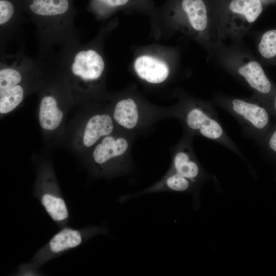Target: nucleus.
I'll use <instances>...</instances> for the list:
<instances>
[{"instance_id": "obj_14", "label": "nucleus", "mask_w": 276, "mask_h": 276, "mask_svg": "<svg viewBox=\"0 0 276 276\" xmlns=\"http://www.w3.org/2000/svg\"><path fill=\"white\" fill-rule=\"evenodd\" d=\"M68 7L67 0H33L30 6L33 12L43 16L64 13L67 11Z\"/></svg>"}, {"instance_id": "obj_20", "label": "nucleus", "mask_w": 276, "mask_h": 276, "mask_svg": "<svg viewBox=\"0 0 276 276\" xmlns=\"http://www.w3.org/2000/svg\"><path fill=\"white\" fill-rule=\"evenodd\" d=\"M267 145L270 150L276 154V128L269 135Z\"/></svg>"}, {"instance_id": "obj_13", "label": "nucleus", "mask_w": 276, "mask_h": 276, "mask_svg": "<svg viewBox=\"0 0 276 276\" xmlns=\"http://www.w3.org/2000/svg\"><path fill=\"white\" fill-rule=\"evenodd\" d=\"M182 7L194 29L203 31L206 28L208 22L206 9L202 0H183Z\"/></svg>"}, {"instance_id": "obj_17", "label": "nucleus", "mask_w": 276, "mask_h": 276, "mask_svg": "<svg viewBox=\"0 0 276 276\" xmlns=\"http://www.w3.org/2000/svg\"><path fill=\"white\" fill-rule=\"evenodd\" d=\"M21 79L20 73L12 68H4L0 71V96L13 88Z\"/></svg>"}, {"instance_id": "obj_12", "label": "nucleus", "mask_w": 276, "mask_h": 276, "mask_svg": "<svg viewBox=\"0 0 276 276\" xmlns=\"http://www.w3.org/2000/svg\"><path fill=\"white\" fill-rule=\"evenodd\" d=\"M40 201L46 212L55 222L62 223L68 218V212L64 200L59 194L46 191L41 195Z\"/></svg>"}, {"instance_id": "obj_18", "label": "nucleus", "mask_w": 276, "mask_h": 276, "mask_svg": "<svg viewBox=\"0 0 276 276\" xmlns=\"http://www.w3.org/2000/svg\"><path fill=\"white\" fill-rule=\"evenodd\" d=\"M259 51L266 58L276 55V30H269L263 34L259 45Z\"/></svg>"}, {"instance_id": "obj_1", "label": "nucleus", "mask_w": 276, "mask_h": 276, "mask_svg": "<svg viewBox=\"0 0 276 276\" xmlns=\"http://www.w3.org/2000/svg\"><path fill=\"white\" fill-rule=\"evenodd\" d=\"M110 113L119 130L136 139L150 132L160 120L173 117V108L155 106L125 97L115 103Z\"/></svg>"}, {"instance_id": "obj_21", "label": "nucleus", "mask_w": 276, "mask_h": 276, "mask_svg": "<svg viewBox=\"0 0 276 276\" xmlns=\"http://www.w3.org/2000/svg\"><path fill=\"white\" fill-rule=\"evenodd\" d=\"M111 7L122 6L127 3L128 0H101Z\"/></svg>"}, {"instance_id": "obj_10", "label": "nucleus", "mask_w": 276, "mask_h": 276, "mask_svg": "<svg viewBox=\"0 0 276 276\" xmlns=\"http://www.w3.org/2000/svg\"><path fill=\"white\" fill-rule=\"evenodd\" d=\"M63 113L57 106L56 99L52 96L43 97L40 103L39 121L41 127L48 130L56 129L60 124Z\"/></svg>"}, {"instance_id": "obj_22", "label": "nucleus", "mask_w": 276, "mask_h": 276, "mask_svg": "<svg viewBox=\"0 0 276 276\" xmlns=\"http://www.w3.org/2000/svg\"><path fill=\"white\" fill-rule=\"evenodd\" d=\"M273 109L276 114V96L273 101Z\"/></svg>"}, {"instance_id": "obj_9", "label": "nucleus", "mask_w": 276, "mask_h": 276, "mask_svg": "<svg viewBox=\"0 0 276 276\" xmlns=\"http://www.w3.org/2000/svg\"><path fill=\"white\" fill-rule=\"evenodd\" d=\"M84 232L70 228H65L55 234L44 247L43 252H47V259L59 254L81 244L85 237ZM47 254L44 255H46Z\"/></svg>"}, {"instance_id": "obj_5", "label": "nucleus", "mask_w": 276, "mask_h": 276, "mask_svg": "<svg viewBox=\"0 0 276 276\" xmlns=\"http://www.w3.org/2000/svg\"><path fill=\"white\" fill-rule=\"evenodd\" d=\"M181 143L172 150V162L168 171L181 175L195 183L201 175L200 166L189 147Z\"/></svg>"}, {"instance_id": "obj_3", "label": "nucleus", "mask_w": 276, "mask_h": 276, "mask_svg": "<svg viewBox=\"0 0 276 276\" xmlns=\"http://www.w3.org/2000/svg\"><path fill=\"white\" fill-rule=\"evenodd\" d=\"M173 117L181 118L190 132L206 138L218 140L223 134L220 124L200 106L173 108Z\"/></svg>"}, {"instance_id": "obj_4", "label": "nucleus", "mask_w": 276, "mask_h": 276, "mask_svg": "<svg viewBox=\"0 0 276 276\" xmlns=\"http://www.w3.org/2000/svg\"><path fill=\"white\" fill-rule=\"evenodd\" d=\"M119 130L111 113L99 112L93 114L87 120L82 136L85 147H94L103 137Z\"/></svg>"}, {"instance_id": "obj_16", "label": "nucleus", "mask_w": 276, "mask_h": 276, "mask_svg": "<svg viewBox=\"0 0 276 276\" xmlns=\"http://www.w3.org/2000/svg\"><path fill=\"white\" fill-rule=\"evenodd\" d=\"M23 97L24 90L22 87L19 85H16L1 96V113H7L13 110L21 103Z\"/></svg>"}, {"instance_id": "obj_7", "label": "nucleus", "mask_w": 276, "mask_h": 276, "mask_svg": "<svg viewBox=\"0 0 276 276\" xmlns=\"http://www.w3.org/2000/svg\"><path fill=\"white\" fill-rule=\"evenodd\" d=\"M137 76L151 84H160L168 78L169 70L167 64L155 57L143 55L138 57L134 63Z\"/></svg>"}, {"instance_id": "obj_11", "label": "nucleus", "mask_w": 276, "mask_h": 276, "mask_svg": "<svg viewBox=\"0 0 276 276\" xmlns=\"http://www.w3.org/2000/svg\"><path fill=\"white\" fill-rule=\"evenodd\" d=\"M239 73L247 81L250 86L259 92L266 94L271 89V84L260 64L251 61L240 67Z\"/></svg>"}, {"instance_id": "obj_8", "label": "nucleus", "mask_w": 276, "mask_h": 276, "mask_svg": "<svg viewBox=\"0 0 276 276\" xmlns=\"http://www.w3.org/2000/svg\"><path fill=\"white\" fill-rule=\"evenodd\" d=\"M232 105L233 111L255 129L264 131L268 128L270 117L266 108L240 99L233 100Z\"/></svg>"}, {"instance_id": "obj_6", "label": "nucleus", "mask_w": 276, "mask_h": 276, "mask_svg": "<svg viewBox=\"0 0 276 276\" xmlns=\"http://www.w3.org/2000/svg\"><path fill=\"white\" fill-rule=\"evenodd\" d=\"M104 69L102 57L95 51L89 50L78 52L72 66L73 73L85 81L100 78Z\"/></svg>"}, {"instance_id": "obj_2", "label": "nucleus", "mask_w": 276, "mask_h": 276, "mask_svg": "<svg viewBox=\"0 0 276 276\" xmlns=\"http://www.w3.org/2000/svg\"><path fill=\"white\" fill-rule=\"evenodd\" d=\"M136 139L120 130L103 137L94 147V164L103 173L128 174L133 168L132 147Z\"/></svg>"}, {"instance_id": "obj_15", "label": "nucleus", "mask_w": 276, "mask_h": 276, "mask_svg": "<svg viewBox=\"0 0 276 276\" xmlns=\"http://www.w3.org/2000/svg\"><path fill=\"white\" fill-rule=\"evenodd\" d=\"M229 8L234 13L245 16L250 23L255 21L262 11L260 0H233Z\"/></svg>"}, {"instance_id": "obj_19", "label": "nucleus", "mask_w": 276, "mask_h": 276, "mask_svg": "<svg viewBox=\"0 0 276 276\" xmlns=\"http://www.w3.org/2000/svg\"><path fill=\"white\" fill-rule=\"evenodd\" d=\"M14 13V7L8 1H0V24L2 25L9 21Z\"/></svg>"}]
</instances>
